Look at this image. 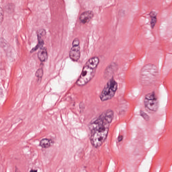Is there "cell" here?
I'll list each match as a JSON object with an SVG mask.
<instances>
[{"mask_svg":"<svg viewBox=\"0 0 172 172\" xmlns=\"http://www.w3.org/2000/svg\"><path fill=\"white\" fill-rule=\"evenodd\" d=\"M114 116L113 111L107 110L102 113L89 124L90 141L93 147H99L105 141Z\"/></svg>","mask_w":172,"mask_h":172,"instance_id":"cell-1","label":"cell"},{"mask_svg":"<svg viewBox=\"0 0 172 172\" xmlns=\"http://www.w3.org/2000/svg\"><path fill=\"white\" fill-rule=\"evenodd\" d=\"M99 62L98 57H92L87 61L76 84L79 86H85L94 77Z\"/></svg>","mask_w":172,"mask_h":172,"instance_id":"cell-2","label":"cell"},{"mask_svg":"<svg viewBox=\"0 0 172 172\" xmlns=\"http://www.w3.org/2000/svg\"><path fill=\"white\" fill-rule=\"evenodd\" d=\"M158 76L157 68L155 65L149 64L142 68L140 73V82L143 85H150L156 81Z\"/></svg>","mask_w":172,"mask_h":172,"instance_id":"cell-3","label":"cell"},{"mask_svg":"<svg viewBox=\"0 0 172 172\" xmlns=\"http://www.w3.org/2000/svg\"><path fill=\"white\" fill-rule=\"evenodd\" d=\"M117 87V83L113 77L111 78L104 87L100 95L101 101H107L112 99L115 94Z\"/></svg>","mask_w":172,"mask_h":172,"instance_id":"cell-4","label":"cell"},{"mask_svg":"<svg viewBox=\"0 0 172 172\" xmlns=\"http://www.w3.org/2000/svg\"><path fill=\"white\" fill-rule=\"evenodd\" d=\"M144 105L148 112L154 113L157 111L159 102L155 92L150 93L145 95L144 99Z\"/></svg>","mask_w":172,"mask_h":172,"instance_id":"cell-5","label":"cell"},{"mask_svg":"<svg viewBox=\"0 0 172 172\" xmlns=\"http://www.w3.org/2000/svg\"><path fill=\"white\" fill-rule=\"evenodd\" d=\"M80 56V42L79 39L76 38L73 40V46L70 51L69 57L72 61H77Z\"/></svg>","mask_w":172,"mask_h":172,"instance_id":"cell-6","label":"cell"},{"mask_svg":"<svg viewBox=\"0 0 172 172\" xmlns=\"http://www.w3.org/2000/svg\"><path fill=\"white\" fill-rule=\"evenodd\" d=\"M93 16V12L88 10L84 12L80 15L79 20L83 24H85L88 23L92 19Z\"/></svg>","mask_w":172,"mask_h":172,"instance_id":"cell-7","label":"cell"},{"mask_svg":"<svg viewBox=\"0 0 172 172\" xmlns=\"http://www.w3.org/2000/svg\"><path fill=\"white\" fill-rule=\"evenodd\" d=\"M37 57L39 60L41 62H44L48 59V55L47 50L46 47L42 46L39 48L38 52Z\"/></svg>","mask_w":172,"mask_h":172,"instance_id":"cell-8","label":"cell"},{"mask_svg":"<svg viewBox=\"0 0 172 172\" xmlns=\"http://www.w3.org/2000/svg\"><path fill=\"white\" fill-rule=\"evenodd\" d=\"M52 143L51 140L48 139H44L40 141V145L43 148H48L51 145Z\"/></svg>","mask_w":172,"mask_h":172,"instance_id":"cell-9","label":"cell"},{"mask_svg":"<svg viewBox=\"0 0 172 172\" xmlns=\"http://www.w3.org/2000/svg\"><path fill=\"white\" fill-rule=\"evenodd\" d=\"M150 15L151 20V26L152 29L154 28L155 26L157 21V15L155 12L152 11L150 12Z\"/></svg>","mask_w":172,"mask_h":172,"instance_id":"cell-10","label":"cell"},{"mask_svg":"<svg viewBox=\"0 0 172 172\" xmlns=\"http://www.w3.org/2000/svg\"><path fill=\"white\" fill-rule=\"evenodd\" d=\"M140 114L142 117L146 121V122H148V121L150 120V117L145 112L141 110L140 112Z\"/></svg>","mask_w":172,"mask_h":172,"instance_id":"cell-11","label":"cell"},{"mask_svg":"<svg viewBox=\"0 0 172 172\" xmlns=\"http://www.w3.org/2000/svg\"><path fill=\"white\" fill-rule=\"evenodd\" d=\"M44 71L43 70L42 68H39L37 70L35 73L36 77L39 78L41 79L42 76H43Z\"/></svg>","mask_w":172,"mask_h":172,"instance_id":"cell-12","label":"cell"},{"mask_svg":"<svg viewBox=\"0 0 172 172\" xmlns=\"http://www.w3.org/2000/svg\"><path fill=\"white\" fill-rule=\"evenodd\" d=\"M3 10L2 8L1 9V23L2 22V21L3 19Z\"/></svg>","mask_w":172,"mask_h":172,"instance_id":"cell-13","label":"cell"},{"mask_svg":"<svg viewBox=\"0 0 172 172\" xmlns=\"http://www.w3.org/2000/svg\"><path fill=\"white\" fill-rule=\"evenodd\" d=\"M123 136L122 135H120L118 137V141L119 142H120L122 141L123 140Z\"/></svg>","mask_w":172,"mask_h":172,"instance_id":"cell-14","label":"cell"},{"mask_svg":"<svg viewBox=\"0 0 172 172\" xmlns=\"http://www.w3.org/2000/svg\"><path fill=\"white\" fill-rule=\"evenodd\" d=\"M37 171V170H32L30 171Z\"/></svg>","mask_w":172,"mask_h":172,"instance_id":"cell-15","label":"cell"}]
</instances>
